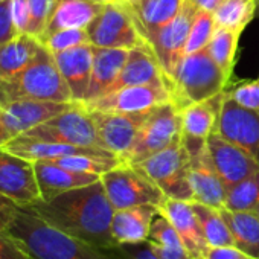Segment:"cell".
Here are the masks:
<instances>
[{
	"instance_id": "1",
	"label": "cell",
	"mask_w": 259,
	"mask_h": 259,
	"mask_svg": "<svg viewBox=\"0 0 259 259\" xmlns=\"http://www.w3.org/2000/svg\"><path fill=\"white\" fill-rule=\"evenodd\" d=\"M40 218L58 230L104 250H114L117 244L111 235V206L101 179L92 185L75 188L49 200H38L31 206Z\"/></svg>"
},
{
	"instance_id": "2",
	"label": "cell",
	"mask_w": 259,
	"mask_h": 259,
	"mask_svg": "<svg viewBox=\"0 0 259 259\" xmlns=\"http://www.w3.org/2000/svg\"><path fill=\"white\" fill-rule=\"evenodd\" d=\"M7 230L32 259H125L116 248L104 250L58 230L29 207H19Z\"/></svg>"
},
{
	"instance_id": "3",
	"label": "cell",
	"mask_w": 259,
	"mask_h": 259,
	"mask_svg": "<svg viewBox=\"0 0 259 259\" xmlns=\"http://www.w3.org/2000/svg\"><path fill=\"white\" fill-rule=\"evenodd\" d=\"M25 101L75 102L54 54L43 45L25 70L10 78H0V107Z\"/></svg>"
},
{
	"instance_id": "4",
	"label": "cell",
	"mask_w": 259,
	"mask_h": 259,
	"mask_svg": "<svg viewBox=\"0 0 259 259\" xmlns=\"http://www.w3.org/2000/svg\"><path fill=\"white\" fill-rule=\"evenodd\" d=\"M227 81L206 49L185 55L169 84L171 102L182 111L191 104L224 92Z\"/></svg>"
},
{
	"instance_id": "5",
	"label": "cell",
	"mask_w": 259,
	"mask_h": 259,
	"mask_svg": "<svg viewBox=\"0 0 259 259\" xmlns=\"http://www.w3.org/2000/svg\"><path fill=\"white\" fill-rule=\"evenodd\" d=\"M101 182L114 210L144 204L157 207L166 198L163 191L141 168L126 162L102 174Z\"/></svg>"
},
{
	"instance_id": "6",
	"label": "cell",
	"mask_w": 259,
	"mask_h": 259,
	"mask_svg": "<svg viewBox=\"0 0 259 259\" xmlns=\"http://www.w3.org/2000/svg\"><path fill=\"white\" fill-rule=\"evenodd\" d=\"M87 34L90 45L95 48L133 49L147 45L128 0L105 4L102 11L87 26Z\"/></svg>"
},
{
	"instance_id": "7",
	"label": "cell",
	"mask_w": 259,
	"mask_h": 259,
	"mask_svg": "<svg viewBox=\"0 0 259 259\" xmlns=\"http://www.w3.org/2000/svg\"><path fill=\"white\" fill-rule=\"evenodd\" d=\"M182 141V111L174 102H165L148 111L125 162L141 163L153 154Z\"/></svg>"
},
{
	"instance_id": "8",
	"label": "cell",
	"mask_w": 259,
	"mask_h": 259,
	"mask_svg": "<svg viewBox=\"0 0 259 259\" xmlns=\"http://www.w3.org/2000/svg\"><path fill=\"white\" fill-rule=\"evenodd\" d=\"M168 198L192 201L194 194L189 183V156L182 141L136 163Z\"/></svg>"
},
{
	"instance_id": "9",
	"label": "cell",
	"mask_w": 259,
	"mask_h": 259,
	"mask_svg": "<svg viewBox=\"0 0 259 259\" xmlns=\"http://www.w3.org/2000/svg\"><path fill=\"white\" fill-rule=\"evenodd\" d=\"M25 136L43 142L102 148L93 117L90 111L79 102L61 114L34 126L25 133Z\"/></svg>"
},
{
	"instance_id": "10",
	"label": "cell",
	"mask_w": 259,
	"mask_h": 259,
	"mask_svg": "<svg viewBox=\"0 0 259 259\" xmlns=\"http://www.w3.org/2000/svg\"><path fill=\"white\" fill-rule=\"evenodd\" d=\"M197 11L198 8L191 0H183L180 13L176 19L147 38V43L153 48L169 84L182 58L185 57V45Z\"/></svg>"
},
{
	"instance_id": "11",
	"label": "cell",
	"mask_w": 259,
	"mask_h": 259,
	"mask_svg": "<svg viewBox=\"0 0 259 259\" xmlns=\"http://www.w3.org/2000/svg\"><path fill=\"white\" fill-rule=\"evenodd\" d=\"M213 132L247 151L259 163V111L241 107L224 93Z\"/></svg>"
},
{
	"instance_id": "12",
	"label": "cell",
	"mask_w": 259,
	"mask_h": 259,
	"mask_svg": "<svg viewBox=\"0 0 259 259\" xmlns=\"http://www.w3.org/2000/svg\"><path fill=\"white\" fill-rule=\"evenodd\" d=\"M89 111L93 117L102 148L116 154L125 162L150 110L141 113H105L96 110Z\"/></svg>"
},
{
	"instance_id": "13",
	"label": "cell",
	"mask_w": 259,
	"mask_h": 259,
	"mask_svg": "<svg viewBox=\"0 0 259 259\" xmlns=\"http://www.w3.org/2000/svg\"><path fill=\"white\" fill-rule=\"evenodd\" d=\"M0 194L19 207L41 200L34 162L0 148Z\"/></svg>"
},
{
	"instance_id": "14",
	"label": "cell",
	"mask_w": 259,
	"mask_h": 259,
	"mask_svg": "<svg viewBox=\"0 0 259 259\" xmlns=\"http://www.w3.org/2000/svg\"><path fill=\"white\" fill-rule=\"evenodd\" d=\"M165 102H171V92L166 82H160L123 87L82 105L105 113H141Z\"/></svg>"
},
{
	"instance_id": "15",
	"label": "cell",
	"mask_w": 259,
	"mask_h": 259,
	"mask_svg": "<svg viewBox=\"0 0 259 259\" xmlns=\"http://www.w3.org/2000/svg\"><path fill=\"white\" fill-rule=\"evenodd\" d=\"M206 145L212 163L226 189L259 171V163L247 151L221 138L215 132L209 135Z\"/></svg>"
},
{
	"instance_id": "16",
	"label": "cell",
	"mask_w": 259,
	"mask_h": 259,
	"mask_svg": "<svg viewBox=\"0 0 259 259\" xmlns=\"http://www.w3.org/2000/svg\"><path fill=\"white\" fill-rule=\"evenodd\" d=\"M188 156H189V183L194 194L192 201L221 209L224 204L227 189L212 163V159L207 151V145L203 150Z\"/></svg>"
},
{
	"instance_id": "17",
	"label": "cell",
	"mask_w": 259,
	"mask_h": 259,
	"mask_svg": "<svg viewBox=\"0 0 259 259\" xmlns=\"http://www.w3.org/2000/svg\"><path fill=\"white\" fill-rule=\"evenodd\" d=\"M160 82H166L169 85L168 78L159 63L153 48L147 43V45H142V46H138V48H133L128 51V58H126L117 79L110 87L108 93L120 90L123 87L160 84Z\"/></svg>"
},
{
	"instance_id": "18",
	"label": "cell",
	"mask_w": 259,
	"mask_h": 259,
	"mask_svg": "<svg viewBox=\"0 0 259 259\" xmlns=\"http://www.w3.org/2000/svg\"><path fill=\"white\" fill-rule=\"evenodd\" d=\"M157 212L174 226L191 257L201 259L204 250L209 245L206 244V239L203 236L192 203L186 200H176L166 197L165 201L157 206Z\"/></svg>"
},
{
	"instance_id": "19",
	"label": "cell",
	"mask_w": 259,
	"mask_h": 259,
	"mask_svg": "<svg viewBox=\"0 0 259 259\" xmlns=\"http://www.w3.org/2000/svg\"><path fill=\"white\" fill-rule=\"evenodd\" d=\"M55 63L72 92L75 102L82 104L87 95L92 67H93V45H81L69 51L54 54Z\"/></svg>"
},
{
	"instance_id": "20",
	"label": "cell",
	"mask_w": 259,
	"mask_h": 259,
	"mask_svg": "<svg viewBox=\"0 0 259 259\" xmlns=\"http://www.w3.org/2000/svg\"><path fill=\"white\" fill-rule=\"evenodd\" d=\"M157 207L151 204L114 210L111 220V235L117 245H139L148 241Z\"/></svg>"
},
{
	"instance_id": "21",
	"label": "cell",
	"mask_w": 259,
	"mask_h": 259,
	"mask_svg": "<svg viewBox=\"0 0 259 259\" xmlns=\"http://www.w3.org/2000/svg\"><path fill=\"white\" fill-rule=\"evenodd\" d=\"M78 102H40V101H25L14 102L4 108L5 120L10 126L13 138L25 135L34 126L61 114L63 111L72 108Z\"/></svg>"
},
{
	"instance_id": "22",
	"label": "cell",
	"mask_w": 259,
	"mask_h": 259,
	"mask_svg": "<svg viewBox=\"0 0 259 259\" xmlns=\"http://www.w3.org/2000/svg\"><path fill=\"white\" fill-rule=\"evenodd\" d=\"M223 99L224 92L182 110V142L200 144L207 141L215 130Z\"/></svg>"
},
{
	"instance_id": "23",
	"label": "cell",
	"mask_w": 259,
	"mask_h": 259,
	"mask_svg": "<svg viewBox=\"0 0 259 259\" xmlns=\"http://www.w3.org/2000/svg\"><path fill=\"white\" fill-rule=\"evenodd\" d=\"M34 166L41 200H49L66 191L92 185L101 179L96 174L67 169L52 160H37Z\"/></svg>"
},
{
	"instance_id": "24",
	"label": "cell",
	"mask_w": 259,
	"mask_h": 259,
	"mask_svg": "<svg viewBox=\"0 0 259 259\" xmlns=\"http://www.w3.org/2000/svg\"><path fill=\"white\" fill-rule=\"evenodd\" d=\"M130 49H113V48H95L93 46V67L87 95L82 104L92 102L108 93L110 87L117 79Z\"/></svg>"
},
{
	"instance_id": "25",
	"label": "cell",
	"mask_w": 259,
	"mask_h": 259,
	"mask_svg": "<svg viewBox=\"0 0 259 259\" xmlns=\"http://www.w3.org/2000/svg\"><path fill=\"white\" fill-rule=\"evenodd\" d=\"M104 5L105 4H99L95 0H57L54 14L41 38L60 29H87V26L102 11Z\"/></svg>"
},
{
	"instance_id": "26",
	"label": "cell",
	"mask_w": 259,
	"mask_h": 259,
	"mask_svg": "<svg viewBox=\"0 0 259 259\" xmlns=\"http://www.w3.org/2000/svg\"><path fill=\"white\" fill-rule=\"evenodd\" d=\"M136 25L147 40L151 34L168 25L180 13L183 0H128Z\"/></svg>"
},
{
	"instance_id": "27",
	"label": "cell",
	"mask_w": 259,
	"mask_h": 259,
	"mask_svg": "<svg viewBox=\"0 0 259 259\" xmlns=\"http://www.w3.org/2000/svg\"><path fill=\"white\" fill-rule=\"evenodd\" d=\"M40 48L41 41L29 34H20L0 45V78H10L25 70L37 57Z\"/></svg>"
},
{
	"instance_id": "28",
	"label": "cell",
	"mask_w": 259,
	"mask_h": 259,
	"mask_svg": "<svg viewBox=\"0 0 259 259\" xmlns=\"http://www.w3.org/2000/svg\"><path fill=\"white\" fill-rule=\"evenodd\" d=\"M233 235L235 245L251 259H259V217L256 212H232L220 209Z\"/></svg>"
},
{
	"instance_id": "29",
	"label": "cell",
	"mask_w": 259,
	"mask_h": 259,
	"mask_svg": "<svg viewBox=\"0 0 259 259\" xmlns=\"http://www.w3.org/2000/svg\"><path fill=\"white\" fill-rule=\"evenodd\" d=\"M194 212L198 218L203 236L209 247H221V245H235L233 235L227 226L220 209L201 204L197 201H191Z\"/></svg>"
},
{
	"instance_id": "30",
	"label": "cell",
	"mask_w": 259,
	"mask_h": 259,
	"mask_svg": "<svg viewBox=\"0 0 259 259\" xmlns=\"http://www.w3.org/2000/svg\"><path fill=\"white\" fill-rule=\"evenodd\" d=\"M241 32L226 28H215L213 35L206 48L212 60L217 63V66L223 70L226 78L229 79L235 66V55L238 48Z\"/></svg>"
},
{
	"instance_id": "31",
	"label": "cell",
	"mask_w": 259,
	"mask_h": 259,
	"mask_svg": "<svg viewBox=\"0 0 259 259\" xmlns=\"http://www.w3.org/2000/svg\"><path fill=\"white\" fill-rule=\"evenodd\" d=\"M257 0H223L213 11L215 25L218 28L242 32L256 13Z\"/></svg>"
},
{
	"instance_id": "32",
	"label": "cell",
	"mask_w": 259,
	"mask_h": 259,
	"mask_svg": "<svg viewBox=\"0 0 259 259\" xmlns=\"http://www.w3.org/2000/svg\"><path fill=\"white\" fill-rule=\"evenodd\" d=\"M259 204V171L227 188L223 207L232 212H254Z\"/></svg>"
},
{
	"instance_id": "33",
	"label": "cell",
	"mask_w": 259,
	"mask_h": 259,
	"mask_svg": "<svg viewBox=\"0 0 259 259\" xmlns=\"http://www.w3.org/2000/svg\"><path fill=\"white\" fill-rule=\"evenodd\" d=\"M215 28H217V25H215L213 13L198 10L194 17L192 26H191L189 35H188V40L185 45V55H191V54L204 51L213 35Z\"/></svg>"
},
{
	"instance_id": "34",
	"label": "cell",
	"mask_w": 259,
	"mask_h": 259,
	"mask_svg": "<svg viewBox=\"0 0 259 259\" xmlns=\"http://www.w3.org/2000/svg\"><path fill=\"white\" fill-rule=\"evenodd\" d=\"M148 242L162 250H166V251L188 253V250L185 248V244H183L180 235L177 233V230L174 229V226L162 215H157L154 218V221L151 224Z\"/></svg>"
},
{
	"instance_id": "35",
	"label": "cell",
	"mask_w": 259,
	"mask_h": 259,
	"mask_svg": "<svg viewBox=\"0 0 259 259\" xmlns=\"http://www.w3.org/2000/svg\"><path fill=\"white\" fill-rule=\"evenodd\" d=\"M40 41L52 54L69 51V49H73L76 46L90 43L87 29H81V28H76V29H60V31L54 32V34L41 38Z\"/></svg>"
},
{
	"instance_id": "36",
	"label": "cell",
	"mask_w": 259,
	"mask_h": 259,
	"mask_svg": "<svg viewBox=\"0 0 259 259\" xmlns=\"http://www.w3.org/2000/svg\"><path fill=\"white\" fill-rule=\"evenodd\" d=\"M55 5L57 0H29V13H31L29 28H28L29 35L38 40L41 38L51 22Z\"/></svg>"
},
{
	"instance_id": "37",
	"label": "cell",
	"mask_w": 259,
	"mask_h": 259,
	"mask_svg": "<svg viewBox=\"0 0 259 259\" xmlns=\"http://www.w3.org/2000/svg\"><path fill=\"white\" fill-rule=\"evenodd\" d=\"M224 93L241 107L259 111V76L251 81H242L230 90L224 89Z\"/></svg>"
},
{
	"instance_id": "38",
	"label": "cell",
	"mask_w": 259,
	"mask_h": 259,
	"mask_svg": "<svg viewBox=\"0 0 259 259\" xmlns=\"http://www.w3.org/2000/svg\"><path fill=\"white\" fill-rule=\"evenodd\" d=\"M0 259H32L25 245L7 229L0 230Z\"/></svg>"
},
{
	"instance_id": "39",
	"label": "cell",
	"mask_w": 259,
	"mask_h": 259,
	"mask_svg": "<svg viewBox=\"0 0 259 259\" xmlns=\"http://www.w3.org/2000/svg\"><path fill=\"white\" fill-rule=\"evenodd\" d=\"M19 35L11 14V0L0 2V45H4Z\"/></svg>"
},
{
	"instance_id": "40",
	"label": "cell",
	"mask_w": 259,
	"mask_h": 259,
	"mask_svg": "<svg viewBox=\"0 0 259 259\" xmlns=\"http://www.w3.org/2000/svg\"><path fill=\"white\" fill-rule=\"evenodd\" d=\"M11 14H13V22L14 26L20 34H28L29 28V0H11Z\"/></svg>"
},
{
	"instance_id": "41",
	"label": "cell",
	"mask_w": 259,
	"mask_h": 259,
	"mask_svg": "<svg viewBox=\"0 0 259 259\" xmlns=\"http://www.w3.org/2000/svg\"><path fill=\"white\" fill-rule=\"evenodd\" d=\"M201 259H251L248 254L241 251L236 245L207 247Z\"/></svg>"
},
{
	"instance_id": "42",
	"label": "cell",
	"mask_w": 259,
	"mask_h": 259,
	"mask_svg": "<svg viewBox=\"0 0 259 259\" xmlns=\"http://www.w3.org/2000/svg\"><path fill=\"white\" fill-rule=\"evenodd\" d=\"M116 250L125 259H159L147 242L139 245H117Z\"/></svg>"
},
{
	"instance_id": "43",
	"label": "cell",
	"mask_w": 259,
	"mask_h": 259,
	"mask_svg": "<svg viewBox=\"0 0 259 259\" xmlns=\"http://www.w3.org/2000/svg\"><path fill=\"white\" fill-rule=\"evenodd\" d=\"M17 209H19V206L14 201H11L10 198L0 194V230H4L10 226Z\"/></svg>"
},
{
	"instance_id": "44",
	"label": "cell",
	"mask_w": 259,
	"mask_h": 259,
	"mask_svg": "<svg viewBox=\"0 0 259 259\" xmlns=\"http://www.w3.org/2000/svg\"><path fill=\"white\" fill-rule=\"evenodd\" d=\"M13 135L10 132V126L5 120V114H4V108L0 107V148H4L10 141H13Z\"/></svg>"
},
{
	"instance_id": "45",
	"label": "cell",
	"mask_w": 259,
	"mask_h": 259,
	"mask_svg": "<svg viewBox=\"0 0 259 259\" xmlns=\"http://www.w3.org/2000/svg\"><path fill=\"white\" fill-rule=\"evenodd\" d=\"M191 2H192L198 10L213 13V11L221 5L223 0H191Z\"/></svg>"
},
{
	"instance_id": "46",
	"label": "cell",
	"mask_w": 259,
	"mask_h": 259,
	"mask_svg": "<svg viewBox=\"0 0 259 259\" xmlns=\"http://www.w3.org/2000/svg\"><path fill=\"white\" fill-rule=\"evenodd\" d=\"M95 2H99V4H108V2H114V0H95Z\"/></svg>"
},
{
	"instance_id": "47",
	"label": "cell",
	"mask_w": 259,
	"mask_h": 259,
	"mask_svg": "<svg viewBox=\"0 0 259 259\" xmlns=\"http://www.w3.org/2000/svg\"><path fill=\"white\" fill-rule=\"evenodd\" d=\"M254 212H256V215L259 217V204H257V207H256V210H254Z\"/></svg>"
},
{
	"instance_id": "48",
	"label": "cell",
	"mask_w": 259,
	"mask_h": 259,
	"mask_svg": "<svg viewBox=\"0 0 259 259\" xmlns=\"http://www.w3.org/2000/svg\"><path fill=\"white\" fill-rule=\"evenodd\" d=\"M0 2H4V0H0Z\"/></svg>"
}]
</instances>
